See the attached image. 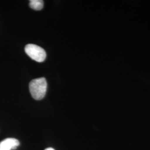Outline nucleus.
Wrapping results in <instances>:
<instances>
[{
	"label": "nucleus",
	"instance_id": "f257e3e1",
	"mask_svg": "<svg viewBox=\"0 0 150 150\" xmlns=\"http://www.w3.org/2000/svg\"><path fill=\"white\" fill-rule=\"evenodd\" d=\"M47 82L44 77H41L31 81L29 84V89L32 97L36 100H42L47 91Z\"/></svg>",
	"mask_w": 150,
	"mask_h": 150
},
{
	"label": "nucleus",
	"instance_id": "f03ea898",
	"mask_svg": "<svg viewBox=\"0 0 150 150\" xmlns=\"http://www.w3.org/2000/svg\"><path fill=\"white\" fill-rule=\"evenodd\" d=\"M27 55L32 59L42 62L46 57V53L43 48L34 44H28L25 48Z\"/></svg>",
	"mask_w": 150,
	"mask_h": 150
},
{
	"label": "nucleus",
	"instance_id": "7ed1b4c3",
	"mask_svg": "<svg viewBox=\"0 0 150 150\" xmlns=\"http://www.w3.org/2000/svg\"><path fill=\"white\" fill-rule=\"evenodd\" d=\"M19 145L18 140L13 138H8L0 142V150H15Z\"/></svg>",
	"mask_w": 150,
	"mask_h": 150
},
{
	"label": "nucleus",
	"instance_id": "20e7f679",
	"mask_svg": "<svg viewBox=\"0 0 150 150\" xmlns=\"http://www.w3.org/2000/svg\"><path fill=\"white\" fill-rule=\"evenodd\" d=\"M30 6L34 10L40 11L43 8V1L41 0H31L30 1Z\"/></svg>",
	"mask_w": 150,
	"mask_h": 150
},
{
	"label": "nucleus",
	"instance_id": "39448f33",
	"mask_svg": "<svg viewBox=\"0 0 150 150\" xmlns=\"http://www.w3.org/2000/svg\"><path fill=\"white\" fill-rule=\"evenodd\" d=\"M45 150H54V149H52V148H47V149H46Z\"/></svg>",
	"mask_w": 150,
	"mask_h": 150
}]
</instances>
